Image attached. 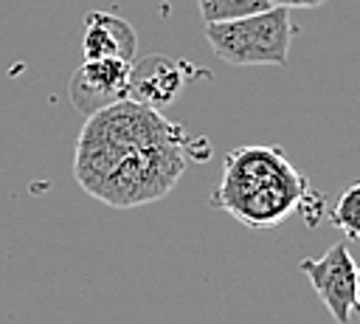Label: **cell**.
Here are the masks:
<instances>
[{"label":"cell","mask_w":360,"mask_h":324,"mask_svg":"<svg viewBox=\"0 0 360 324\" xmlns=\"http://www.w3.org/2000/svg\"><path fill=\"white\" fill-rule=\"evenodd\" d=\"M298 270L312 282L318 299L329 310L338 324H349L357 307V265L346 248V242L329 245V251L318 259H301Z\"/></svg>","instance_id":"obj_4"},{"label":"cell","mask_w":360,"mask_h":324,"mask_svg":"<svg viewBox=\"0 0 360 324\" xmlns=\"http://www.w3.org/2000/svg\"><path fill=\"white\" fill-rule=\"evenodd\" d=\"M138 51L135 28L112 11H87L82 23V56L84 59H124L132 62Z\"/></svg>","instance_id":"obj_7"},{"label":"cell","mask_w":360,"mask_h":324,"mask_svg":"<svg viewBox=\"0 0 360 324\" xmlns=\"http://www.w3.org/2000/svg\"><path fill=\"white\" fill-rule=\"evenodd\" d=\"M211 206L228 211L248 228H276L295 211L312 225L309 206H321V197L281 147L248 144L222 158Z\"/></svg>","instance_id":"obj_2"},{"label":"cell","mask_w":360,"mask_h":324,"mask_svg":"<svg viewBox=\"0 0 360 324\" xmlns=\"http://www.w3.org/2000/svg\"><path fill=\"white\" fill-rule=\"evenodd\" d=\"M329 223L338 231H343L349 239L360 242V180L349 183L338 194V200H335V206L329 211Z\"/></svg>","instance_id":"obj_8"},{"label":"cell","mask_w":360,"mask_h":324,"mask_svg":"<svg viewBox=\"0 0 360 324\" xmlns=\"http://www.w3.org/2000/svg\"><path fill=\"white\" fill-rule=\"evenodd\" d=\"M326 0H273V6H284V8H318Z\"/></svg>","instance_id":"obj_10"},{"label":"cell","mask_w":360,"mask_h":324,"mask_svg":"<svg viewBox=\"0 0 360 324\" xmlns=\"http://www.w3.org/2000/svg\"><path fill=\"white\" fill-rule=\"evenodd\" d=\"M197 138L160 110L118 99L79 130L73 177L96 200L112 208H135L166 197L186 172Z\"/></svg>","instance_id":"obj_1"},{"label":"cell","mask_w":360,"mask_h":324,"mask_svg":"<svg viewBox=\"0 0 360 324\" xmlns=\"http://www.w3.org/2000/svg\"><path fill=\"white\" fill-rule=\"evenodd\" d=\"M357 307H360V268H357Z\"/></svg>","instance_id":"obj_11"},{"label":"cell","mask_w":360,"mask_h":324,"mask_svg":"<svg viewBox=\"0 0 360 324\" xmlns=\"http://www.w3.org/2000/svg\"><path fill=\"white\" fill-rule=\"evenodd\" d=\"M129 62L101 56L84 59L68 79V99L82 116H93L96 110L129 96Z\"/></svg>","instance_id":"obj_5"},{"label":"cell","mask_w":360,"mask_h":324,"mask_svg":"<svg viewBox=\"0 0 360 324\" xmlns=\"http://www.w3.org/2000/svg\"><path fill=\"white\" fill-rule=\"evenodd\" d=\"M194 68L183 59H172L166 54H149L129 62V99L143 101L155 110L169 107L183 87L194 79Z\"/></svg>","instance_id":"obj_6"},{"label":"cell","mask_w":360,"mask_h":324,"mask_svg":"<svg viewBox=\"0 0 360 324\" xmlns=\"http://www.w3.org/2000/svg\"><path fill=\"white\" fill-rule=\"evenodd\" d=\"M273 0H197L200 17L205 23H225L245 14H256L262 8H270Z\"/></svg>","instance_id":"obj_9"},{"label":"cell","mask_w":360,"mask_h":324,"mask_svg":"<svg viewBox=\"0 0 360 324\" xmlns=\"http://www.w3.org/2000/svg\"><path fill=\"white\" fill-rule=\"evenodd\" d=\"M205 39L211 51L233 68L276 65L284 68L292 42L290 8L270 6L256 14H245L225 23H205Z\"/></svg>","instance_id":"obj_3"}]
</instances>
